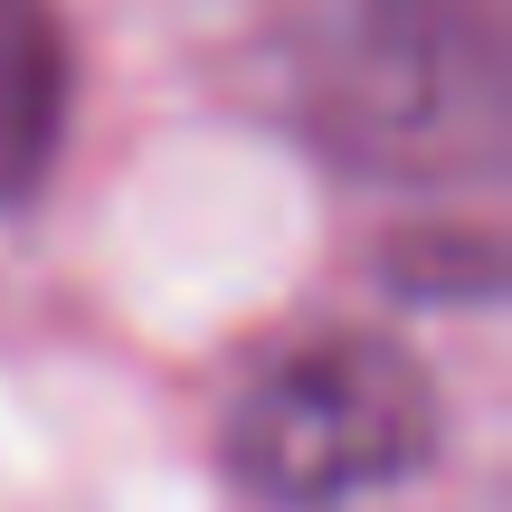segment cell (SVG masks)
Segmentation results:
<instances>
[{
	"instance_id": "cell-1",
	"label": "cell",
	"mask_w": 512,
	"mask_h": 512,
	"mask_svg": "<svg viewBox=\"0 0 512 512\" xmlns=\"http://www.w3.org/2000/svg\"><path fill=\"white\" fill-rule=\"evenodd\" d=\"M294 105L380 181H484L512 133V0H313Z\"/></svg>"
},
{
	"instance_id": "cell-2",
	"label": "cell",
	"mask_w": 512,
	"mask_h": 512,
	"mask_svg": "<svg viewBox=\"0 0 512 512\" xmlns=\"http://www.w3.org/2000/svg\"><path fill=\"white\" fill-rule=\"evenodd\" d=\"M427 446H437V389L408 351L370 342V332L275 351L228 408V475L285 512L361 503L418 475Z\"/></svg>"
},
{
	"instance_id": "cell-3",
	"label": "cell",
	"mask_w": 512,
	"mask_h": 512,
	"mask_svg": "<svg viewBox=\"0 0 512 512\" xmlns=\"http://www.w3.org/2000/svg\"><path fill=\"white\" fill-rule=\"evenodd\" d=\"M67 133V38L48 0H0V200H29Z\"/></svg>"
}]
</instances>
